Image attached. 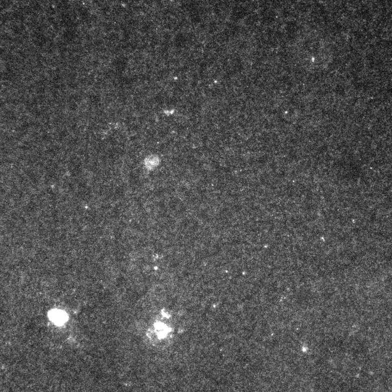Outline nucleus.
Returning a JSON list of instances; mask_svg holds the SVG:
<instances>
[{
    "label": "nucleus",
    "instance_id": "f03ea898",
    "mask_svg": "<svg viewBox=\"0 0 392 392\" xmlns=\"http://www.w3.org/2000/svg\"><path fill=\"white\" fill-rule=\"evenodd\" d=\"M159 162V160H158V158L155 157H149L147 160H146V165L147 167L148 168H153L155 166H156L157 165H158V163Z\"/></svg>",
    "mask_w": 392,
    "mask_h": 392
},
{
    "label": "nucleus",
    "instance_id": "f257e3e1",
    "mask_svg": "<svg viewBox=\"0 0 392 392\" xmlns=\"http://www.w3.org/2000/svg\"><path fill=\"white\" fill-rule=\"evenodd\" d=\"M51 316L52 320L55 323H59V324H62V323H64L66 321V314L62 313V311H52Z\"/></svg>",
    "mask_w": 392,
    "mask_h": 392
}]
</instances>
